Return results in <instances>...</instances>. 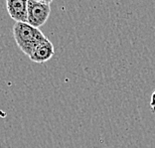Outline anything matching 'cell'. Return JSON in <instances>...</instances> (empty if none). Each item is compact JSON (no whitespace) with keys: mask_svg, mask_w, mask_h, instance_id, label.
<instances>
[{"mask_svg":"<svg viewBox=\"0 0 155 148\" xmlns=\"http://www.w3.org/2000/svg\"><path fill=\"white\" fill-rule=\"evenodd\" d=\"M55 54L54 45L49 39H46L43 42L39 43L36 47L33 49L29 55V58L31 61H33L38 64H43V63L48 62L49 60L52 59V57Z\"/></svg>","mask_w":155,"mask_h":148,"instance_id":"obj_3","label":"cell"},{"mask_svg":"<svg viewBox=\"0 0 155 148\" xmlns=\"http://www.w3.org/2000/svg\"><path fill=\"white\" fill-rule=\"evenodd\" d=\"M150 108L152 113L155 114V90H153L152 94H151V98H150Z\"/></svg>","mask_w":155,"mask_h":148,"instance_id":"obj_5","label":"cell"},{"mask_svg":"<svg viewBox=\"0 0 155 148\" xmlns=\"http://www.w3.org/2000/svg\"><path fill=\"white\" fill-rule=\"evenodd\" d=\"M28 0H6V8L10 17L16 22H27Z\"/></svg>","mask_w":155,"mask_h":148,"instance_id":"obj_4","label":"cell"},{"mask_svg":"<svg viewBox=\"0 0 155 148\" xmlns=\"http://www.w3.org/2000/svg\"><path fill=\"white\" fill-rule=\"evenodd\" d=\"M36 2H40V3H44V4H49L50 5L51 3L54 1V0H34Z\"/></svg>","mask_w":155,"mask_h":148,"instance_id":"obj_6","label":"cell"},{"mask_svg":"<svg viewBox=\"0 0 155 148\" xmlns=\"http://www.w3.org/2000/svg\"><path fill=\"white\" fill-rule=\"evenodd\" d=\"M51 7L49 4L28 0L27 7V23L31 26L39 28L47 22L50 16Z\"/></svg>","mask_w":155,"mask_h":148,"instance_id":"obj_2","label":"cell"},{"mask_svg":"<svg viewBox=\"0 0 155 148\" xmlns=\"http://www.w3.org/2000/svg\"><path fill=\"white\" fill-rule=\"evenodd\" d=\"M13 37L19 49L28 57L39 43L48 39L39 28L31 26L27 22H16L14 24Z\"/></svg>","mask_w":155,"mask_h":148,"instance_id":"obj_1","label":"cell"}]
</instances>
